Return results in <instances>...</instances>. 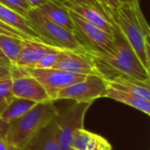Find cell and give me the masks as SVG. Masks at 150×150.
I'll return each instance as SVG.
<instances>
[{
	"label": "cell",
	"instance_id": "obj_1",
	"mask_svg": "<svg viewBox=\"0 0 150 150\" xmlns=\"http://www.w3.org/2000/svg\"><path fill=\"white\" fill-rule=\"evenodd\" d=\"M113 49L109 53H87L91 57L99 76L107 82L117 78L137 80L150 84V74L113 23Z\"/></svg>",
	"mask_w": 150,
	"mask_h": 150
},
{
	"label": "cell",
	"instance_id": "obj_2",
	"mask_svg": "<svg viewBox=\"0 0 150 150\" xmlns=\"http://www.w3.org/2000/svg\"><path fill=\"white\" fill-rule=\"evenodd\" d=\"M112 22L120 28L142 65L149 71L150 28L139 1L121 4L112 15Z\"/></svg>",
	"mask_w": 150,
	"mask_h": 150
},
{
	"label": "cell",
	"instance_id": "obj_3",
	"mask_svg": "<svg viewBox=\"0 0 150 150\" xmlns=\"http://www.w3.org/2000/svg\"><path fill=\"white\" fill-rule=\"evenodd\" d=\"M58 113L54 101L37 103L25 114L8 123L9 143L14 150H30L37 136L54 120Z\"/></svg>",
	"mask_w": 150,
	"mask_h": 150
},
{
	"label": "cell",
	"instance_id": "obj_4",
	"mask_svg": "<svg viewBox=\"0 0 150 150\" xmlns=\"http://www.w3.org/2000/svg\"><path fill=\"white\" fill-rule=\"evenodd\" d=\"M25 18L43 43L61 49L83 50L72 32L51 21L36 8H32Z\"/></svg>",
	"mask_w": 150,
	"mask_h": 150
},
{
	"label": "cell",
	"instance_id": "obj_5",
	"mask_svg": "<svg viewBox=\"0 0 150 150\" xmlns=\"http://www.w3.org/2000/svg\"><path fill=\"white\" fill-rule=\"evenodd\" d=\"M73 21V34L86 53H109L113 49V35L91 24L74 11H69Z\"/></svg>",
	"mask_w": 150,
	"mask_h": 150
},
{
	"label": "cell",
	"instance_id": "obj_6",
	"mask_svg": "<svg viewBox=\"0 0 150 150\" xmlns=\"http://www.w3.org/2000/svg\"><path fill=\"white\" fill-rule=\"evenodd\" d=\"M91 103H76L70 105L62 112H59L54 119L58 128L61 150H71L72 142L77 130L84 128L83 123Z\"/></svg>",
	"mask_w": 150,
	"mask_h": 150
},
{
	"label": "cell",
	"instance_id": "obj_7",
	"mask_svg": "<svg viewBox=\"0 0 150 150\" xmlns=\"http://www.w3.org/2000/svg\"><path fill=\"white\" fill-rule=\"evenodd\" d=\"M108 84L106 80L99 76H86L82 81L75 83L62 90L57 97L59 99H70L76 103H91L105 98Z\"/></svg>",
	"mask_w": 150,
	"mask_h": 150
},
{
	"label": "cell",
	"instance_id": "obj_8",
	"mask_svg": "<svg viewBox=\"0 0 150 150\" xmlns=\"http://www.w3.org/2000/svg\"><path fill=\"white\" fill-rule=\"evenodd\" d=\"M25 69L29 75L39 81L47 93L50 100L54 102L62 90L75 83L83 80L86 76L55 69Z\"/></svg>",
	"mask_w": 150,
	"mask_h": 150
},
{
	"label": "cell",
	"instance_id": "obj_9",
	"mask_svg": "<svg viewBox=\"0 0 150 150\" xmlns=\"http://www.w3.org/2000/svg\"><path fill=\"white\" fill-rule=\"evenodd\" d=\"M12 86L11 92L14 98L42 103L50 100L47 93L37 79L28 74L25 68L11 65V69Z\"/></svg>",
	"mask_w": 150,
	"mask_h": 150
},
{
	"label": "cell",
	"instance_id": "obj_10",
	"mask_svg": "<svg viewBox=\"0 0 150 150\" xmlns=\"http://www.w3.org/2000/svg\"><path fill=\"white\" fill-rule=\"evenodd\" d=\"M52 69L83 76H99L89 54L83 50L62 49Z\"/></svg>",
	"mask_w": 150,
	"mask_h": 150
},
{
	"label": "cell",
	"instance_id": "obj_11",
	"mask_svg": "<svg viewBox=\"0 0 150 150\" xmlns=\"http://www.w3.org/2000/svg\"><path fill=\"white\" fill-rule=\"evenodd\" d=\"M57 48L34 40H23L21 50L16 66L23 68H33L36 62L47 53Z\"/></svg>",
	"mask_w": 150,
	"mask_h": 150
},
{
	"label": "cell",
	"instance_id": "obj_12",
	"mask_svg": "<svg viewBox=\"0 0 150 150\" xmlns=\"http://www.w3.org/2000/svg\"><path fill=\"white\" fill-rule=\"evenodd\" d=\"M71 149L112 150V147L103 136L82 128L76 131L72 142Z\"/></svg>",
	"mask_w": 150,
	"mask_h": 150
},
{
	"label": "cell",
	"instance_id": "obj_13",
	"mask_svg": "<svg viewBox=\"0 0 150 150\" xmlns=\"http://www.w3.org/2000/svg\"><path fill=\"white\" fill-rule=\"evenodd\" d=\"M36 9L51 21L56 23L57 25L66 28L70 32L73 31L74 25L70 17V13L69 10L62 5L48 0L47 3L41 4Z\"/></svg>",
	"mask_w": 150,
	"mask_h": 150
},
{
	"label": "cell",
	"instance_id": "obj_14",
	"mask_svg": "<svg viewBox=\"0 0 150 150\" xmlns=\"http://www.w3.org/2000/svg\"><path fill=\"white\" fill-rule=\"evenodd\" d=\"M0 19L9 26L26 34L31 39L42 42L38 34L29 26L27 20L24 16L3 5L2 4H0Z\"/></svg>",
	"mask_w": 150,
	"mask_h": 150
},
{
	"label": "cell",
	"instance_id": "obj_15",
	"mask_svg": "<svg viewBox=\"0 0 150 150\" xmlns=\"http://www.w3.org/2000/svg\"><path fill=\"white\" fill-rule=\"evenodd\" d=\"M107 84L110 88L138 96L150 101L149 83H145L134 79L117 78L115 80L107 82Z\"/></svg>",
	"mask_w": 150,
	"mask_h": 150
},
{
	"label": "cell",
	"instance_id": "obj_16",
	"mask_svg": "<svg viewBox=\"0 0 150 150\" xmlns=\"http://www.w3.org/2000/svg\"><path fill=\"white\" fill-rule=\"evenodd\" d=\"M105 98L125 104L130 107H133L145 113L148 116L150 115V101H148L141 97L134 96V95L108 87L106 94H105Z\"/></svg>",
	"mask_w": 150,
	"mask_h": 150
},
{
	"label": "cell",
	"instance_id": "obj_17",
	"mask_svg": "<svg viewBox=\"0 0 150 150\" xmlns=\"http://www.w3.org/2000/svg\"><path fill=\"white\" fill-rule=\"evenodd\" d=\"M30 150H61L56 124L52 121L34 140Z\"/></svg>",
	"mask_w": 150,
	"mask_h": 150
},
{
	"label": "cell",
	"instance_id": "obj_18",
	"mask_svg": "<svg viewBox=\"0 0 150 150\" xmlns=\"http://www.w3.org/2000/svg\"><path fill=\"white\" fill-rule=\"evenodd\" d=\"M69 11H74L75 13L81 16L83 18L90 22L91 24L96 25L97 27L100 28L101 30L105 31V33L112 35L113 32V23L110 22L104 15H102L99 11L87 7V6H81V5H75L68 8Z\"/></svg>",
	"mask_w": 150,
	"mask_h": 150
},
{
	"label": "cell",
	"instance_id": "obj_19",
	"mask_svg": "<svg viewBox=\"0 0 150 150\" xmlns=\"http://www.w3.org/2000/svg\"><path fill=\"white\" fill-rule=\"evenodd\" d=\"M37 103L32 100L12 98L7 104L0 118L5 122L9 123L29 112Z\"/></svg>",
	"mask_w": 150,
	"mask_h": 150
},
{
	"label": "cell",
	"instance_id": "obj_20",
	"mask_svg": "<svg viewBox=\"0 0 150 150\" xmlns=\"http://www.w3.org/2000/svg\"><path fill=\"white\" fill-rule=\"evenodd\" d=\"M23 40L0 34V50L11 65H16Z\"/></svg>",
	"mask_w": 150,
	"mask_h": 150
},
{
	"label": "cell",
	"instance_id": "obj_21",
	"mask_svg": "<svg viewBox=\"0 0 150 150\" xmlns=\"http://www.w3.org/2000/svg\"><path fill=\"white\" fill-rule=\"evenodd\" d=\"M53 1L58 4L62 5L63 7H65L66 9L71 7V6H75V5H81V6H87L90 8H92L98 11H99L102 15H104L110 22L113 23L112 18H110V16L107 14V12L105 11V10L104 9V7L101 5V4L99 3L98 0H50Z\"/></svg>",
	"mask_w": 150,
	"mask_h": 150
},
{
	"label": "cell",
	"instance_id": "obj_22",
	"mask_svg": "<svg viewBox=\"0 0 150 150\" xmlns=\"http://www.w3.org/2000/svg\"><path fill=\"white\" fill-rule=\"evenodd\" d=\"M0 4L13 10L25 18L32 9V6L25 0H0Z\"/></svg>",
	"mask_w": 150,
	"mask_h": 150
},
{
	"label": "cell",
	"instance_id": "obj_23",
	"mask_svg": "<svg viewBox=\"0 0 150 150\" xmlns=\"http://www.w3.org/2000/svg\"><path fill=\"white\" fill-rule=\"evenodd\" d=\"M61 48H54L43 55L32 69H52L56 62Z\"/></svg>",
	"mask_w": 150,
	"mask_h": 150
},
{
	"label": "cell",
	"instance_id": "obj_24",
	"mask_svg": "<svg viewBox=\"0 0 150 150\" xmlns=\"http://www.w3.org/2000/svg\"><path fill=\"white\" fill-rule=\"evenodd\" d=\"M0 34L13 37L16 39H19V40H33L29 36H27L26 34L21 33L20 31L16 30V29L9 26L8 25L4 23L1 19H0Z\"/></svg>",
	"mask_w": 150,
	"mask_h": 150
},
{
	"label": "cell",
	"instance_id": "obj_25",
	"mask_svg": "<svg viewBox=\"0 0 150 150\" xmlns=\"http://www.w3.org/2000/svg\"><path fill=\"white\" fill-rule=\"evenodd\" d=\"M8 123L0 118V150H14L7 140Z\"/></svg>",
	"mask_w": 150,
	"mask_h": 150
},
{
	"label": "cell",
	"instance_id": "obj_26",
	"mask_svg": "<svg viewBox=\"0 0 150 150\" xmlns=\"http://www.w3.org/2000/svg\"><path fill=\"white\" fill-rule=\"evenodd\" d=\"M11 86H12L11 77L0 80V98H4L8 101H10L13 98L11 92Z\"/></svg>",
	"mask_w": 150,
	"mask_h": 150
},
{
	"label": "cell",
	"instance_id": "obj_27",
	"mask_svg": "<svg viewBox=\"0 0 150 150\" xmlns=\"http://www.w3.org/2000/svg\"><path fill=\"white\" fill-rule=\"evenodd\" d=\"M98 1L112 20V15L114 14L116 10L121 5L120 1V0H98Z\"/></svg>",
	"mask_w": 150,
	"mask_h": 150
},
{
	"label": "cell",
	"instance_id": "obj_28",
	"mask_svg": "<svg viewBox=\"0 0 150 150\" xmlns=\"http://www.w3.org/2000/svg\"><path fill=\"white\" fill-rule=\"evenodd\" d=\"M11 64L10 63V62L6 59L0 58V80L11 77Z\"/></svg>",
	"mask_w": 150,
	"mask_h": 150
},
{
	"label": "cell",
	"instance_id": "obj_29",
	"mask_svg": "<svg viewBox=\"0 0 150 150\" xmlns=\"http://www.w3.org/2000/svg\"><path fill=\"white\" fill-rule=\"evenodd\" d=\"M25 1L32 6V8H37L41 4L47 3L48 0H25Z\"/></svg>",
	"mask_w": 150,
	"mask_h": 150
},
{
	"label": "cell",
	"instance_id": "obj_30",
	"mask_svg": "<svg viewBox=\"0 0 150 150\" xmlns=\"http://www.w3.org/2000/svg\"><path fill=\"white\" fill-rule=\"evenodd\" d=\"M8 102H9L8 100H6V99H4V98H0V116H1V114H2V112H4V108L6 107V105H7Z\"/></svg>",
	"mask_w": 150,
	"mask_h": 150
},
{
	"label": "cell",
	"instance_id": "obj_31",
	"mask_svg": "<svg viewBox=\"0 0 150 150\" xmlns=\"http://www.w3.org/2000/svg\"><path fill=\"white\" fill-rule=\"evenodd\" d=\"M121 4H124V3H133V2H136V1H139V0H120Z\"/></svg>",
	"mask_w": 150,
	"mask_h": 150
},
{
	"label": "cell",
	"instance_id": "obj_32",
	"mask_svg": "<svg viewBox=\"0 0 150 150\" xmlns=\"http://www.w3.org/2000/svg\"><path fill=\"white\" fill-rule=\"evenodd\" d=\"M0 58H2V59H6V58H5V56L3 54V53L1 52V50H0ZM6 60H7V59H6Z\"/></svg>",
	"mask_w": 150,
	"mask_h": 150
},
{
	"label": "cell",
	"instance_id": "obj_33",
	"mask_svg": "<svg viewBox=\"0 0 150 150\" xmlns=\"http://www.w3.org/2000/svg\"><path fill=\"white\" fill-rule=\"evenodd\" d=\"M71 150H74V149H71Z\"/></svg>",
	"mask_w": 150,
	"mask_h": 150
}]
</instances>
